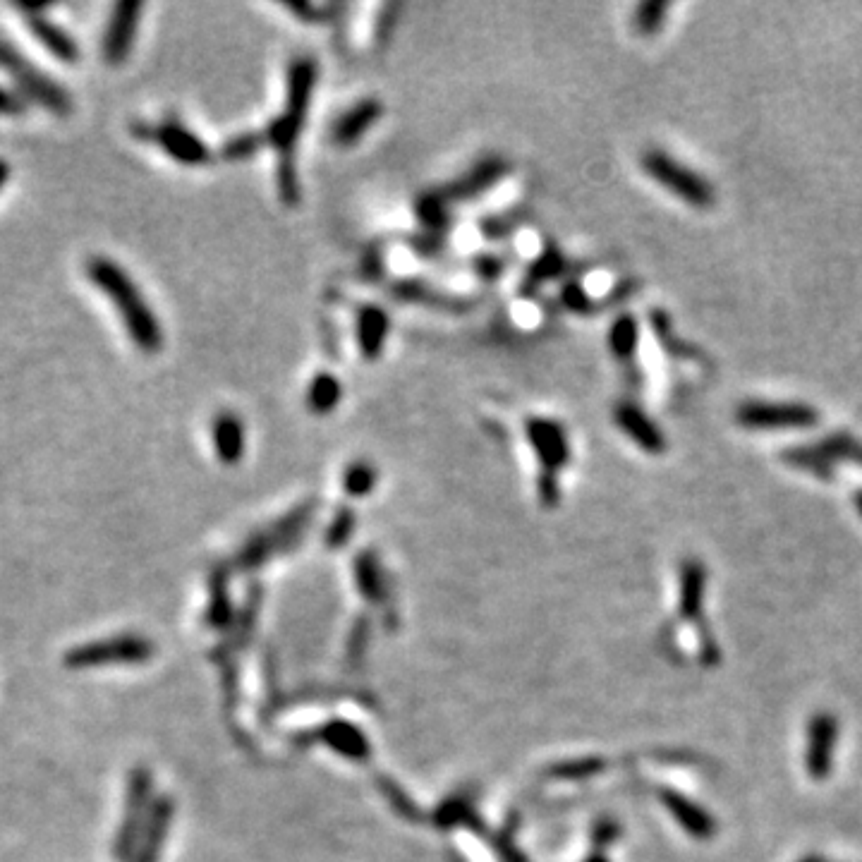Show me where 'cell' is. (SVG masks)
<instances>
[{
	"label": "cell",
	"instance_id": "obj_1",
	"mask_svg": "<svg viewBox=\"0 0 862 862\" xmlns=\"http://www.w3.org/2000/svg\"><path fill=\"white\" fill-rule=\"evenodd\" d=\"M89 276L91 281L99 283V288L108 295V300L118 307L132 341L144 352H159L163 345L161 324L156 314L149 309L147 300L137 290V285L130 281V276L108 259H91Z\"/></svg>",
	"mask_w": 862,
	"mask_h": 862
},
{
	"label": "cell",
	"instance_id": "obj_2",
	"mask_svg": "<svg viewBox=\"0 0 862 862\" xmlns=\"http://www.w3.org/2000/svg\"><path fill=\"white\" fill-rule=\"evenodd\" d=\"M317 80L319 65L312 56H297L290 63L285 108L276 120H271V125L264 132L266 144H271L278 151V163H295V149L297 142H300L302 127L307 123Z\"/></svg>",
	"mask_w": 862,
	"mask_h": 862
},
{
	"label": "cell",
	"instance_id": "obj_3",
	"mask_svg": "<svg viewBox=\"0 0 862 862\" xmlns=\"http://www.w3.org/2000/svg\"><path fill=\"white\" fill-rule=\"evenodd\" d=\"M642 168H645L649 178L657 180L661 187H666V190L676 194V197H681L683 202L700 206V209H707V206L714 204V187L709 185L702 175L692 171V168L683 166V163H678L676 159H671L666 151L661 149L645 151V156H642Z\"/></svg>",
	"mask_w": 862,
	"mask_h": 862
},
{
	"label": "cell",
	"instance_id": "obj_4",
	"mask_svg": "<svg viewBox=\"0 0 862 862\" xmlns=\"http://www.w3.org/2000/svg\"><path fill=\"white\" fill-rule=\"evenodd\" d=\"M151 657V645L139 635H120L108 640L87 642L65 654V666L70 669H94L108 664H139Z\"/></svg>",
	"mask_w": 862,
	"mask_h": 862
},
{
	"label": "cell",
	"instance_id": "obj_5",
	"mask_svg": "<svg viewBox=\"0 0 862 862\" xmlns=\"http://www.w3.org/2000/svg\"><path fill=\"white\" fill-rule=\"evenodd\" d=\"M736 420L748 429H810L819 415L803 403H745L738 408Z\"/></svg>",
	"mask_w": 862,
	"mask_h": 862
},
{
	"label": "cell",
	"instance_id": "obj_6",
	"mask_svg": "<svg viewBox=\"0 0 862 862\" xmlns=\"http://www.w3.org/2000/svg\"><path fill=\"white\" fill-rule=\"evenodd\" d=\"M525 434L532 451L542 463V477H558V472L568 465L570 443L566 427L546 417H530L525 422Z\"/></svg>",
	"mask_w": 862,
	"mask_h": 862
},
{
	"label": "cell",
	"instance_id": "obj_7",
	"mask_svg": "<svg viewBox=\"0 0 862 862\" xmlns=\"http://www.w3.org/2000/svg\"><path fill=\"white\" fill-rule=\"evenodd\" d=\"M149 788H151V779L147 769H135V772L130 774V788H127V807H125L123 827H120L118 836H115L113 841V855L120 862L130 858V855L135 853V848L139 846L137 841L139 836H142Z\"/></svg>",
	"mask_w": 862,
	"mask_h": 862
},
{
	"label": "cell",
	"instance_id": "obj_8",
	"mask_svg": "<svg viewBox=\"0 0 862 862\" xmlns=\"http://www.w3.org/2000/svg\"><path fill=\"white\" fill-rule=\"evenodd\" d=\"M139 132H142L139 137H147L151 142H156L161 149H166V154L171 156V159L185 163V166H206V163L211 161L209 147H206L194 132L187 130L185 125L178 123V120H166V123L156 127H139Z\"/></svg>",
	"mask_w": 862,
	"mask_h": 862
},
{
	"label": "cell",
	"instance_id": "obj_9",
	"mask_svg": "<svg viewBox=\"0 0 862 862\" xmlns=\"http://www.w3.org/2000/svg\"><path fill=\"white\" fill-rule=\"evenodd\" d=\"M836 736H839V721L831 714H817L807 726L805 769L815 781H824L831 774Z\"/></svg>",
	"mask_w": 862,
	"mask_h": 862
},
{
	"label": "cell",
	"instance_id": "obj_10",
	"mask_svg": "<svg viewBox=\"0 0 862 862\" xmlns=\"http://www.w3.org/2000/svg\"><path fill=\"white\" fill-rule=\"evenodd\" d=\"M506 173H508L506 159H501V156H487V159L475 163L463 178L448 182V185L441 187L439 192L448 204L470 202V199H477L479 194L491 190L496 182L506 178Z\"/></svg>",
	"mask_w": 862,
	"mask_h": 862
},
{
	"label": "cell",
	"instance_id": "obj_11",
	"mask_svg": "<svg viewBox=\"0 0 862 862\" xmlns=\"http://www.w3.org/2000/svg\"><path fill=\"white\" fill-rule=\"evenodd\" d=\"M613 420H616L618 429L628 436L630 441H635L642 451L647 453H664L666 451V436L664 431L657 427V422L647 415L640 405L623 400L613 408Z\"/></svg>",
	"mask_w": 862,
	"mask_h": 862
},
{
	"label": "cell",
	"instance_id": "obj_12",
	"mask_svg": "<svg viewBox=\"0 0 862 862\" xmlns=\"http://www.w3.org/2000/svg\"><path fill=\"white\" fill-rule=\"evenodd\" d=\"M381 115H384V103L374 99V96H367V99L350 106L343 115H338L331 127V139L338 147H350V144L360 142L379 123Z\"/></svg>",
	"mask_w": 862,
	"mask_h": 862
},
{
	"label": "cell",
	"instance_id": "obj_13",
	"mask_svg": "<svg viewBox=\"0 0 862 862\" xmlns=\"http://www.w3.org/2000/svg\"><path fill=\"white\" fill-rule=\"evenodd\" d=\"M388 331H391V319H388L384 309L376 305L360 307L355 321V336L357 348H360L364 360H379L386 348Z\"/></svg>",
	"mask_w": 862,
	"mask_h": 862
},
{
	"label": "cell",
	"instance_id": "obj_14",
	"mask_svg": "<svg viewBox=\"0 0 862 862\" xmlns=\"http://www.w3.org/2000/svg\"><path fill=\"white\" fill-rule=\"evenodd\" d=\"M391 295L400 302H410V305H427L434 309H443V312H467L472 309V302L465 297H455L448 293H439L434 285L424 281H396L391 285Z\"/></svg>",
	"mask_w": 862,
	"mask_h": 862
},
{
	"label": "cell",
	"instance_id": "obj_15",
	"mask_svg": "<svg viewBox=\"0 0 862 862\" xmlns=\"http://www.w3.org/2000/svg\"><path fill=\"white\" fill-rule=\"evenodd\" d=\"M139 12L142 5L139 3H123L115 10L111 29L106 34V58L108 63H123L130 53L132 41H135Z\"/></svg>",
	"mask_w": 862,
	"mask_h": 862
},
{
	"label": "cell",
	"instance_id": "obj_16",
	"mask_svg": "<svg viewBox=\"0 0 862 862\" xmlns=\"http://www.w3.org/2000/svg\"><path fill=\"white\" fill-rule=\"evenodd\" d=\"M661 803L666 805V810L678 819V824L688 831L695 839H712L716 834V822L709 812H704L700 805L692 803L690 798L676 793V791H664L661 793Z\"/></svg>",
	"mask_w": 862,
	"mask_h": 862
},
{
	"label": "cell",
	"instance_id": "obj_17",
	"mask_svg": "<svg viewBox=\"0 0 862 862\" xmlns=\"http://www.w3.org/2000/svg\"><path fill=\"white\" fill-rule=\"evenodd\" d=\"M214 446L223 465H238L245 455V424L235 412H221L211 427Z\"/></svg>",
	"mask_w": 862,
	"mask_h": 862
},
{
	"label": "cell",
	"instance_id": "obj_18",
	"mask_svg": "<svg viewBox=\"0 0 862 862\" xmlns=\"http://www.w3.org/2000/svg\"><path fill=\"white\" fill-rule=\"evenodd\" d=\"M704 582H707V570L700 561H685L681 573V613L688 621H695L702 611V594Z\"/></svg>",
	"mask_w": 862,
	"mask_h": 862
},
{
	"label": "cell",
	"instance_id": "obj_19",
	"mask_svg": "<svg viewBox=\"0 0 862 862\" xmlns=\"http://www.w3.org/2000/svg\"><path fill=\"white\" fill-rule=\"evenodd\" d=\"M343 398V386L336 376L329 372H321L312 379V384L307 388V408L314 415H329L341 405Z\"/></svg>",
	"mask_w": 862,
	"mask_h": 862
},
{
	"label": "cell",
	"instance_id": "obj_20",
	"mask_svg": "<svg viewBox=\"0 0 862 862\" xmlns=\"http://www.w3.org/2000/svg\"><path fill=\"white\" fill-rule=\"evenodd\" d=\"M637 343H640V324L633 314H621V317L613 319L609 329V348L613 357L625 364L635 360Z\"/></svg>",
	"mask_w": 862,
	"mask_h": 862
},
{
	"label": "cell",
	"instance_id": "obj_21",
	"mask_svg": "<svg viewBox=\"0 0 862 862\" xmlns=\"http://www.w3.org/2000/svg\"><path fill=\"white\" fill-rule=\"evenodd\" d=\"M563 273H566V259H563V254L558 252L556 247H546V250L532 261L530 269H527L522 288H525V293H532V290H539V285L561 278Z\"/></svg>",
	"mask_w": 862,
	"mask_h": 862
},
{
	"label": "cell",
	"instance_id": "obj_22",
	"mask_svg": "<svg viewBox=\"0 0 862 862\" xmlns=\"http://www.w3.org/2000/svg\"><path fill=\"white\" fill-rule=\"evenodd\" d=\"M168 819H171V803H168V800H159L154 807V812H151V822L147 824V831H144L142 851H139L135 862L159 860L163 836H166V829H168Z\"/></svg>",
	"mask_w": 862,
	"mask_h": 862
},
{
	"label": "cell",
	"instance_id": "obj_23",
	"mask_svg": "<svg viewBox=\"0 0 862 862\" xmlns=\"http://www.w3.org/2000/svg\"><path fill=\"white\" fill-rule=\"evenodd\" d=\"M415 214L420 218V223L427 228V233L441 235L448 228L451 214H448V202L441 197L439 190L422 194L415 204Z\"/></svg>",
	"mask_w": 862,
	"mask_h": 862
},
{
	"label": "cell",
	"instance_id": "obj_24",
	"mask_svg": "<svg viewBox=\"0 0 862 862\" xmlns=\"http://www.w3.org/2000/svg\"><path fill=\"white\" fill-rule=\"evenodd\" d=\"M649 324H652L654 333H657L659 343L664 345L666 352H671L673 357H690L695 355V350L690 348L688 343H683L681 338L676 336V331H673V321L666 312H661V309H654L652 314H649Z\"/></svg>",
	"mask_w": 862,
	"mask_h": 862
},
{
	"label": "cell",
	"instance_id": "obj_25",
	"mask_svg": "<svg viewBox=\"0 0 862 862\" xmlns=\"http://www.w3.org/2000/svg\"><path fill=\"white\" fill-rule=\"evenodd\" d=\"M264 144H266L264 132H242V135L230 137L228 142L223 144L221 156L226 161H247L252 159Z\"/></svg>",
	"mask_w": 862,
	"mask_h": 862
},
{
	"label": "cell",
	"instance_id": "obj_26",
	"mask_svg": "<svg viewBox=\"0 0 862 862\" xmlns=\"http://www.w3.org/2000/svg\"><path fill=\"white\" fill-rule=\"evenodd\" d=\"M32 27L36 36H39L44 44L51 48L56 56H60L63 60H72L75 58V46H72V41L60 32L58 27H53V24H48L44 17H32Z\"/></svg>",
	"mask_w": 862,
	"mask_h": 862
},
{
	"label": "cell",
	"instance_id": "obj_27",
	"mask_svg": "<svg viewBox=\"0 0 862 862\" xmlns=\"http://www.w3.org/2000/svg\"><path fill=\"white\" fill-rule=\"evenodd\" d=\"M666 12H669V3L666 0H645V3L637 5L633 24L640 34H657L664 24Z\"/></svg>",
	"mask_w": 862,
	"mask_h": 862
},
{
	"label": "cell",
	"instance_id": "obj_28",
	"mask_svg": "<svg viewBox=\"0 0 862 862\" xmlns=\"http://www.w3.org/2000/svg\"><path fill=\"white\" fill-rule=\"evenodd\" d=\"M376 470L369 463H352L343 472V489L350 496H364L374 489Z\"/></svg>",
	"mask_w": 862,
	"mask_h": 862
},
{
	"label": "cell",
	"instance_id": "obj_29",
	"mask_svg": "<svg viewBox=\"0 0 862 862\" xmlns=\"http://www.w3.org/2000/svg\"><path fill=\"white\" fill-rule=\"evenodd\" d=\"M561 302L568 312H575V314H594V309H597L594 297L587 293V290L582 288V283L578 281H570L563 285Z\"/></svg>",
	"mask_w": 862,
	"mask_h": 862
},
{
	"label": "cell",
	"instance_id": "obj_30",
	"mask_svg": "<svg viewBox=\"0 0 862 862\" xmlns=\"http://www.w3.org/2000/svg\"><path fill=\"white\" fill-rule=\"evenodd\" d=\"M290 12H295L302 22H329V17L338 10V5H314V3H288Z\"/></svg>",
	"mask_w": 862,
	"mask_h": 862
},
{
	"label": "cell",
	"instance_id": "obj_31",
	"mask_svg": "<svg viewBox=\"0 0 862 862\" xmlns=\"http://www.w3.org/2000/svg\"><path fill=\"white\" fill-rule=\"evenodd\" d=\"M475 271L484 281H496V278L503 276V271H506V261L491 257V254H484V257L475 259Z\"/></svg>",
	"mask_w": 862,
	"mask_h": 862
},
{
	"label": "cell",
	"instance_id": "obj_32",
	"mask_svg": "<svg viewBox=\"0 0 862 862\" xmlns=\"http://www.w3.org/2000/svg\"><path fill=\"white\" fill-rule=\"evenodd\" d=\"M513 233V223L508 218H487L482 223V235L489 240H503Z\"/></svg>",
	"mask_w": 862,
	"mask_h": 862
},
{
	"label": "cell",
	"instance_id": "obj_33",
	"mask_svg": "<svg viewBox=\"0 0 862 862\" xmlns=\"http://www.w3.org/2000/svg\"><path fill=\"white\" fill-rule=\"evenodd\" d=\"M412 247H415V252L422 254V257H431V254L441 250V235L427 233V230H424V233H420L415 240H412Z\"/></svg>",
	"mask_w": 862,
	"mask_h": 862
},
{
	"label": "cell",
	"instance_id": "obj_34",
	"mask_svg": "<svg viewBox=\"0 0 862 862\" xmlns=\"http://www.w3.org/2000/svg\"><path fill=\"white\" fill-rule=\"evenodd\" d=\"M350 527H352V513L350 511L338 513V518L333 520V525H331V530H329V539H331V542L338 544V542H343V539H348Z\"/></svg>",
	"mask_w": 862,
	"mask_h": 862
},
{
	"label": "cell",
	"instance_id": "obj_35",
	"mask_svg": "<svg viewBox=\"0 0 862 862\" xmlns=\"http://www.w3.org/2000/svg\"><path fill=\"white\" fill-rule=\"evenodd\" d=\"M398 12H400V5H386V8L381 10V20H379V29H376V39L386 41L388 36H391V27L396 24Z\"/></svg>",
	"mask_w": 862,
	"mask_h": 862
},
{
	"label": "cell",
	"instance_id": "obj_36",
	"mask_svg": "<svg viewBox=\"0 0 862 862\" xmlns=\"http://www.w3.org/2000/svg\"><path fill=\"white\" fill-rule=\"evenodd\" d=\"M853 503H855V508H858V513L862 515V489H858L853 494Z\"/></svg>",
	"mask_w": 862,
	"mask_h": 862
},
{
	"label": "cell",
	"instance_id": "obj_37",
	"mask_svg": "<svg viewBox=\"0 0 862 862\" xmlns=\"http://www.w3.org/2000/svg\"><path fill=\"white\" fill-rule=\"evenodd\" d=\"M8 108H12V103H10L8 96H5L3 91H0V111H8Z\"/></svg>",
	"mask_w": 862,
	"mask_h": 862
},
{
	"label": "cell",
	"instance_id": "obj_38",
	"mask_svg": "<svg viewBox=\"0 0 862 862\" xmlns=\"http://www.w3.org/2000/svg\"><path fill=\"white\" fill-rule=\"evenodd\" d=\"M798 862H827V860L819 858V855H807V858H800Z\"/></svg>",
	"mask_w": 862,
	"mask_h": 862
}]
</instances>
